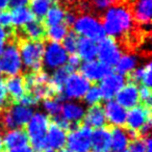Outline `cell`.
Wrapping results in <instances>:
<instances>
[{
  "label": "cell",
  "instance_id": "6da1fadb",
  "mask_svg": "<svg viewBox=\"0 0 152 152\" xmlns=\"http://www.w3.org/2000/svg\"><path fill=\"white\" fill-rule=\"evenodd\" d=\"M101 23L105 34L115 39L126 34L132 28L133 19L128 9L117 5L106 10Z\"/></svg>",
  "mask_w": 152,
  "mask_h": 152
},
{
  "label": "cell",
  "instance_id": "7a4b0ae2",
  "mask_svg": "<svg viewBox=\"0 0 152 152\" xmlns=\"http://www.w3.org/2000/svg\"><path fill=\"white\" fill-rule=\"evenodd\" d=\"M49 124L50 120L48 116L44 113L38 112L32 115L30 120L25 125V132L28 141L31 143V149L34 152H44L48 149L46 144V134Z\"/></svg>",
  "mask_w": 152,
  "mask_h": 152
},
{
  "label": "cell",
  "instance_id": "3957f363",
  "mask_svg": "<svg viewBox=\"0 0 152 152\" xmlns=\"http://www.w3.org/2000/svg\"><path fill=\"white\" fill-rule=\"evenodd\" d=\"M34 115V110L29 106L15 103L7 108L0 110V123L3 129H16L25 126Z\"/></svg>",
  "mask_w": 152,
  "mask_h": 152
},
{
  "label": "cell",
  "instance_id": "277c9868",
  "mask_svg": "<svg viewBox=\"0 0 152 152\" xmlns=\"http://www.w3.org/2000/svg\"><path fill=\"white\" fill-rule=\"evenodd\" d=\"M73 28L75 34L89 39L95 43H99L105 38V32L100 20L90 14L78 16L73 24Z\"/></svg>",
  "mask_w": 152,
  "mask_h": 152
},
{
  "label": "cell",
  "instance_id": "5b68a950",
  "mask_svg": "<svg viewBox=\"0 0 152 152\" xmlns=\"http://www.w3.org/2000/svg\"><path fill=\"white\" fill-rule=\"evenodd\" d=\"M44 44L42 42L23 40L19 44V53L21 56L22 65L31 72H38L43 65Z\"/></svg>",
  "mask_w": 152,
  "mask_h": 152
},
{
  "label": "cell",
  "instance_id": "8992f818",
  "mask_svg": "<svg viewBox=\"0 0 152 152\" xmlns=\"http://www.w3.org/2000/svg\"><path fill=\"white\" fill-rule=\"evenodd\" d=\"M91 88V83L78 72L69 74L63 88L61 98L69 100H78L85 97L86 93Z\"/></svg>",
  "mask_w": 152,
  "mask_h": 152
},
{
  "label": "cell",
  "instance_id": "52a82bcc",
  "mask_svg": "<svg viewBox=\"0 0 152 152\" xmlns=\"http://www.w3.org/2000/svg\"><path fill=\"white\" fill-rule=\"evenodd\" d=\"M92 129L86 125H76L67 134V144L71 152H92Z\"/></svg>",
  "mask_w": 152,
  "mask_h": 152
},
{
  "label": "cell",
  "instance_id": "ba28073f",
  "mask_svg": "<svg viewBox=\"0 0 152 152\" xmlns=\"http://www.w3.org/2000/svg\"><path fill=\"white\" fill-rule=\"evenodd\" d=\"M22 61L19 49L15 44H9L0 56V72L9 77L17 76L22 71Z\"/></svg>",
  "mask_w": 152,
  "mask_h": 152
},
{
  "label": "cell",
  "instance_id": "9c48e42d",
  "mask_svg": "<svg viewBox=\"0 0 152 152\" xmlns=\"http://www.w3.org/2000/svg\"><path fill=\"white\" fill-rule=\"evenodd\" d=\"M68 56L69 54L59 43L50 42L44 48L43 65L48 70H56L66 65Z\"/></svg>",
  "mask_w": 152,
  "mask_h": 152
},
{
  "label": "cell",
  "instance_id": "30bf717a",
  "mask_svg": "<svg viewBox=\"0 0 152 152\" xmlns=\"http://www.w3.org/2000/svg\"><path fill=\"white\" fill-rule=\"evenodd\" d=\"M121 49L116 40L110 37H105L97 45V56L99 61L112 67L117 64L121 57Z\"/></svg>",
  "mask_w": 152,
  "mask_h": 152
},
{
  "label": "cell",
  "instance_id": "8fae6325",
  "mask_svg": "<svg viewBox=\"0 0 152 152\" xmlns=\"http://www.w3.org/2000/svg\"><path fill=\"white\" fill-rule=\"evenodd\" d=\"M151 121V108L146 105H137L129 110L126 116V126L128 130L137 131L139 132L140 129Z\"/></svg>",
  "mask_w": 152,
  "mask_h": 152
},
{
  "label": "cell",
  "instance_id": "7c38bea8",
  "mask_svg": "<svg viewBox=\"0 0 152 152\" xmlns=\"http://www.w3.org/2000/svg\"><path fill=\"white\" fill-rule=\"evenodd\" d=\"M125 86V78L124 76L120 75L118 73H110L105 76L100 83L99 88L101 92L102 99L113 100V98L116 97L117 94L120 92V90Z\"/></svg>",
  "mask_w": 152,
  "mask_h": 152
},
{
  "label": "cell",
  "instance_id": "4fadbf2b",
  "mask_svg": "<svg viewBox=\"0 0 152 152\" xmlns=\"http://www.w3.org/2000/svg\"><path fill=\"white\" fill-rule=\"evenodd\" d=\"M80 71L81 75L85 76L90 83H96L101 81L105 76L112 73V68L99 61H85L80 65Z\"/></svg>",
  "mask_w": 152,
  "mask_h": 152
},
{
  "label": "cell",
  "instance_id": "5bb4252c",
  "mask_svg": "<svg viewBox=\"0 0 152 152\" xmlns=\"http://www.w3.org/2000/svg\"><path fill=\"white\" fill-rule=\"evenodd\" d=\"M116 101L121 106L127 110V108H132L139 105L140 96H139V88L137 83L129 81L128 83L124 86L116 95Z\"/></svg>",
  "mask_w": 152,
  "mask_h": 152
},
{
  "label": "cell",
  "instance_id": "9a60e30c",
  "mask_svg": "<svg viewBox=\"0 0 152 152\" xmlns=\"http://www.w3.org/2000/svg\"><path fill=\"white\" fill-rule=\"evenodd\" d=\"M105 119L115 127H122L126 122L127 110L115 100H108L103 107Z\"/></svg>",
  "mask_w": 152,
  "mask_h": 152
},
{
  "label": "cell",
  "instance_id": "2e32d148",
  "mask_svg": "<svg viewBox=\"0 0 152 152\" xmlns=\"http://www.w3.org/2000/svg\"><path fill=\"white\" fill-rule=\"evenodd\" d=\"M112 146L110 129L107 127L95 129L92 131L91 150L93 152H110Z\"/></svg>",
  "mask_w": 152,
  "mask_h": 152
},
{
  "label": "cell",
  "instance_id": "e0dca14e",
  "mask_svg": "<svg viewBox=\"0 0 152 152\" xmlns=\"http://www.w3.org/2000/svg\"><path fill=\"white\" fill-rule=\"evenodd\" d=\"M67 142V131L56 125L54 122H50L46 134L47 148L52 151L61 150Z\"/></svg>",
  "mask_w": 152,
  "mask_h": 152
},
{
  "label": "cell",
  "instance_id": "ac0fdd59",
  "mask_svg": "<svg viewBox=\"0 0 152 152\" xmlns=\"http://www.w3.org/2000/svg\"><path fill=\"white\" fill-rule=\"evenodd\" d=\"M61 114V118L73 126V125H78L79 122L83 121L86 114V110L83 105H81L78 102L68 101L63 104Z\"/></svg>",
  "mask_w": 152,
  "mask_h": 152
},
{
  "label": "cell",
  "instance_id": "d6986e66",
  "mask_svg": "<svg viewBox=\"0 0 152 152\" xmlns=\"http://www.w3.org/2000/svg\"><path fill=\"white\" fill-rule=\"evenodd\" d=\"M5 91L7 96L12 98L15 103H19L21 99L27 94L24 83V79L21 76H11L4 83Z\"/></svg>",
  "mask_w": 152,
  "mask_h": 152
},
{
  "label": "cell",
  "instance_id": "ffe728a7",
  "mask_svg": "<svg viewBox=\"0 0 152 152\" xmlns=\"http://www.w3.org/2000/svg\"><path fill=\"white\" fill-rule=\"evenodd\" d=\"M132 19L142 25H149L151 23L152 0H135L132 7Z\"/></svg>",
  "mask_w": 152,
  "mask_h": 152
},
{
  "label": "cell",
  "instance_id": "44dd1931",
  "mask_svg": "<svg viewBox=\"0 0 152 152\" xmlns=\"http://www.w3.org/2000/svg\"><path fill=\"white\" fill-rule=\"evenodd\" d=\"M28 145V137L25 130L21 128H16L7 130L3 137V148L4 151L19 148L22 146Z\"/></svg>",
  "mask_w": 152,
  "mask_h": 152
},
{
  "label": "cell",
  "instance_id": "7402d4cb",
  "mask_svg": "<svg viewBox=\"0 0 152 152\" xmlns=\"http://www.w3.org/2000/svg\"><path fill=\"white\" fill-rule=\"evenodd\" d=\"M83 122L85 125L90 128H101L104 127L106 123V119H105V115H104V110L103 107L98 105H94V106H90L87 110L83 117Z\"/></svg>",
  "mask_w": 152,
  "mask_h": 152
},
{
  "label": "cell",
  "instance_id": "603a6c76",
  "mask_svg": "<svg viewBox=\"0 0 152 152\" xmlns=\"http://www.w3.org/2000/svg\"><path fill=\"white\" fill-rule=\"evenodd\" d=\"M72 73L66 66L58 69L54 70L52 75L50 76V80H49V86H50L51 90H52L53 94L55 97L61 98V92H63V88L65 85L66 80H67L69 74ZM63 99V98H61Z\"/></svg>",
  "mask_w": 152,
  "mask_h": 152
},
{
  "label": "cell",
  "instance_id": "cb8c5ba5",
  "mask_svg": "<svg viewBox=\"0 0 152 152\" xmlns=\"http://www.w3.org/2000/svg\"><path fill=\"white\" fill-rule=\"evenodd\" d=\"M23 34L28 41L42 42L46 37V26L41 20H32L23 27Z\"/></svg>",
  "mask_w": 152,
  "mask_h": 152
},
{
  "label": "cell",
  "instance_id": "d4e9b609",
  "mask_svg": "<svg viewBox=\"0 0 152 152\" xmlns=\"http://www.w3.org/2000/svg\"><path fill=\"white\" fill-rule=\"evenodd\" d=\"M76 54L85 61H95L97 57V44L86 38H79Z\"/></svg>",
  "mask_w": 152,
  "mask_h": 152
},
{
  "label": "cell",
  "instance_id": "484cf974",
  "mask_svg": "<svg viewBox=\"0 0 152 152\" xmlns=\"http://www.w3.org/2000/svg\"><path fill=\"white\" fill-rule=\"evenodd\" d=\"M110 135H112V146H110L112 152H122L127 149L130 140L126 130H124L122 127H114L110 129Z\"/></svg>",
  "mask_w": 152,
  "mask_h": 152
},
{
  "label": "cell",
  "instance_id": "4316f807",
  "mask_svg": "<svg viewBox=\"0 0 152 152\" xmlns=\"http://www.w3.org/2000/svg\"><path fill=\"white\" fill-rule=\"evenodd\" d=\"M131 83H141L144 87L150 88L152 85V67L151 63H147L146 65L137 67L130 74Z\"/></svg>",
  "mask_w": 152,
  "mask_h": 152
},
{
  "label": "cell",
  "instance_id": "83f0119b",
  "mask_svg": "<svg viewBox=\"0 0 152 152\" xmlns=\"http://www.w3.org/2000/svg\"><path fill=\"white\" fill-rule=\"evenodd\" d=\"M11 14H12L13 26H16V27H19V28H23L26 24H28L32 20H34V14L31 13L30 9H28L26 7L13 9Z\"/></svg>",
  "mask_w": 152,
  "mask_h": 152
},
{
  "label": "cell",
  "instance_id": "f1b7e54d",
  "mask_svg": "<svg viewBox=\"0 0 152 152\" xmlns=\"http://www.w3.org/2000/svg\"><path fill=\"white\" fill-rule=\"evenodd\" d=\"M137 57L133 54H124L121 55L119 61H117L116 71L118 74L124 76L129 75L135 68L137 67Z\"/></svg>",
  "mask_w": 152,
  "mask_h": 152
},
{
  "label": "cell",
  "instance_id": "f546056e",
  "mask_svg": "<svg viewBox=\"0 0 152 152\" xmlns=\"http://www.w3.org/2000/svg\"><path fill=\"white\" fill-rule=\"evenodd\" d=\"M65 14L66 11L64 10L63 7H61L59 4L55 3L52 4L49 9V11L47 12L46 16H45V26H55L58 24H63L64 19H65Z\"/></svg>",
  "mask_w": 152,
  "mask_h": 152
},
{
  "label": "cell",
  "instance_id": "4dcf8cb0",
  "mask_svg": "<svg viewBox=\"0 0 152 152\" xmlns=\"http://www.w3.org/2000/svg\"><path fill=\"white\" fill-rule=\"evenodd\" d=\"M68 34H69V31H68V26L66 24H58V25L51 26L46 30V37L52 43L63 42Z\"/></svg>",
  "mask_w": 152,
  "mask_h": 152
},
{
  "label": "cell",
  "instance_id": "1f68e13d",
  "mask_svg": "<svg viewBox=\"0 0 152 152\" xmlns=\"http://www.w3.org/2000/svg\"><path fill=\"white\" fill-rule=\"evenodd\" d=\"M61 98L58 97H51L43 100V108L47 114H49L52 117H57L61 112Z\"/></svg>",
  "mask_w": 152,
  "mask_h": 152
},
{
  "label": "cell",
  "instance_id": "d6a6232c",
  "mask_svg": "<svg viewBox=\"0 0 152 152\" xmlns=\"http://www.w3.org/2000/svg\"><path fill=\"white\" fill-rule=\"evenodd\" d=\"M31 5V13L34 16L38 18H44L46 16L47 12L49 11L51 7V2L48 0H31L30 1Z\"/></svg>",
  "mask_w": 152,
  "mask_h": 152
},
{
  "label": "cell",
  "instance_id": "836d02e7",
  "mask_svg": "<svg viewBox=\"0 0 152 152\" xmlns=\"http://www.w3.org/2000/svg\"><path fill=\"white\" fill-rule=\"evenodd\" d=\"M85 103L89 106H94V105H98L99 102L101 101L102 96H101V92H100L99 88L94 86L91 87L89 89V91L86 93L85 97L83 98Z\"/></svg>",
  "mask_w": 152,
  "mask_h": 152
},
{
  "label": "cell",
  "instance_id": "e575fe53",
  "mask_svg": "<svg viewBox=\"0 0 152 152\" xmlns=\"http://www.w3.org/2000/svg\"><path fill=\"white\" fill-rule=\"evenodd\" d=\"M77 44H78L77 34H75L74 32H69L64 39L61 46L64 47L68 54H75L76 50H77Z\"/></svg>",
  "mask_w": 152,
  "mask_h": 152
},
{
  "label": "cell",
  "instance_id": "d590c367",
  "mask_svg": "<svg viewBox=\"0 0 152 152\" xmlns=\"http://www.w3.org/2000/svg\"><path fill=\"white\" fill-rule=\"evenodd\" d=\"M90 3L98 12H103L113 7L114 0H91Z\"/></svg>",
  "mask_w": 152,
  "mask_h": 152
},
{
  "label": "cell",
  "instance_id": "8d00e7d4",
  "mask_svg": "<svg viewBox=\"0 0 152 152\" xmlns=\"http://www.w3.org/2000/svg\"><path fill=\"white\" fill-rule=\"evenodd\" d=\"M139 96H140V101L143 102V105L150 106L151 105V90L150 88L144 87L142 86L139 89Z\"/></svg>",
  "mask_w": 152,
  "mask_h": 152
},
{
  "label": "cell",
  "instance_id": "74e56055",
  "mask_svg": "<svg viewBox=\"0 0 152 152\" xmlns=\"http://www.w3.org/2000/svg\"><path fill=\"white\" fill-rule=\"evenodd\" d=\"M129 152H146L145 139H135L132 140L129 144Z\"/></svg>",
  "mask_w": 152,
  "mask_h": 152
},
{
  "label": "cell",
  "instance_id": "f35d334b",
  "mask_svg": "<svg viewBox=\"0 0 152 152\" xmlns=\"http://www.w3.org/2000/svg\"><path fill=\"white\" fill-rule=\"evenodd\" d=\"M80 61L79 56L77 54H70V56H68L67 63H66V67L70 70L71 72H75V70H77L80 67Z\"/></svg>",
  "mask_w": 152,
  "mask_h": 152
},
{
  "label": "cell",
  "instance_id": "ab89813d",
  "mask_svg": "<svg viewBox=\"0 0 152 152\" xmlns=\"http://www.w3.org/2000/svg\"><path fill=\"white\" fill-rule=\"evenodd\" d=\"M0 26L5 28H9L13 26V21H12V14L9 11L0 12Z\"/></svg>",
  "mask_w": 152,
  "mask_h": 152
},
{
  "label": "cell",
  "instance_id": "60d3db41",
  "mask_svg": "<svg viewBox=\"0 0 152 152\" xmlns=\"http://www.w3.org/2000/svg\"><path fill=\"white\" fill-rule=\"evenodd\" d=\"M7 94L5 91L4 83L0 80V110H2L7 105Z\"/></svg>",
  "mask_w": 152,
  "mask_h": 152
},
{
  "label": "cell",
  "instance_id": "b9f144b4",
  "mask_svg": "<svg viewBox=\"0 0 152 152\" xmlns=\"http://www.w3.org/2000/svg\"><path fill=\"white\" fill-rule=\"evenodd\" d=\"M76 18H77V16H76L73 12H66L65 19H64V21H65V23H66V25H67V26H69V25L73 26Z\"/></svg>",
  "mask_w": 152,
  "mask_h": 152
},
{
  "label": "cell",
  "instance_id": "7bdbcfd3",
  "mask_svg": "<svg viewBox=\"0 0 152 152\" xmlns=\"http://www.w3.org/2000/svg\"><path fill=\"white\" fill-rule=\"evenodd\" d=\"M29 1L30 0H10V5H11L13 9H16V7H23L28 4Z\"/></svg>",
  "mask_w": 152,
  "mask_h": 152
},
{
  "label": "cell",
  "instance_id": "ee69618b",
  "mask_svg": "<svg viewBox=\"0 0 152 152\" xmlns=\"http://www.w3.org/2000/svg\"><path fill=\"white\" fill-rule=\"evenodd\" d=\"M4 152H34V150L31 149V147L28 145L22 146L19 148H15V149L9 150V151H4Z\"/></svg>",
  "mask_w": 152,
  "mask_h": 152
},
{
  "label": "cell",
  "instance_id": "f6af8a7d",
  "mask_svg": "<svg viewBox=\"0 0 152 152\" xmlns=\"http://www.w3.org/2000/svg\"><path fill=\"white\" fill-rule=\"evenodd\" d=\"M7 39V31L3 27L0 26V42H5Z\"/></svg>",
  "mask_w": 152,
  "mask_h": 152
},
{
  "label": "cell",
  "instance_id": "bcb514c9",
  "mask_svg": "<svg viewBox=\"0 0 152 152\" xmlns=\"http://www.w3.org/2000/svg\"><path fill=\"white\" fill-rule=\"evenodd\" d=\"M10 7V0H0V12L7 11Z\"/></svg>",
  "mask_w": 152,
  "mask_h": 152
},
{
  "label": "cell",
  "instance_id": "7dc6e473",
  "mask_svg": "<svg viewBox=\"0 0 152 152\" xmlns=\"http://www.w3.org/2000/svg\"><path fill=\"white\" fill-rule=\"evenodd\" d=\"M145 144H146V152H152V142L149 137H145Z\"/></svg>",
  "mask_w": 152,
  "mask_h": 152
},
{
  "label": "cell",
  "instance_id": "c3c4849f",
  "mask_svg": "<svg viewBox=\"0 0 152 152\" xmlns=\"http://www.w3.org/2000/svg\"><path fill=\"white\" fill-rule=\"evenodd\" d=\"M0 152H4V148H3V139H2V132H0Z\"/></svg>",
  "mask_w": 152,
  "mask_h": 152
},
{
  "label": "cell",
  "instance_id": "681fc988",
  "mask_svg": "<svg viewBox=\"0 0 152 152\" xmlns=\"http://www.w3.org/2000/svg\"><path fill=\"white\" fill-rule=\"evenodd\" d=\"M4 43L5 42H0V56H1V54L3 52V49H4Z\"/></svg>",
  "mask_w": 152,
  "mask_h": 152
},
{
  "label": "cell",
  "instance_id": "f907efd6",
  "mask_svg": "<svg viewBox=\"0 0 152 152\" xmlns=\"http://www.w3.org/2000/svg\"><path fill=\"white\" fill-rule=\"evenodd\" d=\"M64 1L67 3H75V2H77L78 0H64Z\"/></svg>",
  "mask_w": 152,
  "mask_h": 152
},
{
  "label": "cell",
  "instance_id": "816d5d0a",
  "mask_svg": "<svg viewBox=\"0 0 152 152\" xmlns=\"http://www.w3.org/2000/svg\"><path fill=\"white\" fill-rule=\"evenodd\" d=\"M59 152H71V151H69V150H61Z\"/></svg>",
  "mask_w": 152,
  "mask_h": 152
},
{
  "label": "cell",
  "instance_id": "f5cc1de1",
  "mask_svg": "<svg viewBox=\"0 0 152 152\" xmlns=\"http://www.w3.org/2000/svg\"><path fill=\"white\" fill-rule=\"evenodd\" d=\"M44 152H53L52 150H50V149H47L46 151H44Z\"/></svg>",
  "mask_w": 152,
  "mask_h": 152
},
{
  "label": "cell",
  "instance_id": "db71d44e",
  "mask_svg": "<svg viewBox=\"0 0 152 152\" xmlns=\"http://www.w3.org/2000/svg\"><path fill=\"white\" fill-rule=\"evenodd\" d=\"M122 152H129V151H128V150L126 149V150H124V151H122Z\"/></svg>",
  "mask_w": 152,
  "mask_h": 152
},
{
  "label": "cell",
  "instance_id": "11a10c76",
  "mask_svg": "<svg viewBox=\"0 0 152 152\" xmlns=\"http://www.w3.org/2000/svg\"><path fill=\"white\" fill-rule=\"evenodd\" d=\"M115 1H117V2H119V1H120V0H114V2Z\"/></svg>",
  "mask_w": 152,
  "mask_h": 152
},
{
  "label": "cell",
  "instance_id": "9f6ffc18",
  "mask_svg": "<svg viewBox=\"0 0 152 152\" xmlns=\"http://www.w3.org/2000/svg\"><path fill=\"white\" fill-rule=\"evenodd\" d=\"M48 1H50V2H51V1H55V0H48Z\"/></svg>",
  "mask_w": 152,
  "mask_h": 152
},
{
  "label": "cell",
  "instance_id": "6f0895ef",
  "mask_svg": "<svg viewBox=\"0 0 152 152\" xmlns=\"http://www.w3.org/2000/svg\"><path fill=\"white\" fill-rule=\"evenodd\" d=\"M0 74H1V72H0Z\"/></svg>",
  "mask_w": 152,
  "mask_h": 152
}]
</instances>
